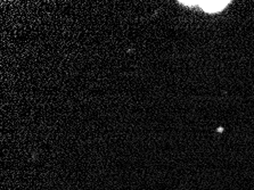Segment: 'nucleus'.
I'll return each mask as SVG.
<instances>
[{
    "label": "nucleus",
    "mask_w": 254,
    "mask_h": 190,
    "mask_svg": "<svg viewBox=\"0 0 254 190\" xmlns=\"http://www.w3.org/2000/svg\"><path fill=\"white\" fill-rule=\"evenodd\" d=\"M196 4L199 5L204 12L212 14V13L221 12L229 2H226V1H198Z\"/></svg>",
    "instance_id": "f257e3e1"
}]
</instances>
